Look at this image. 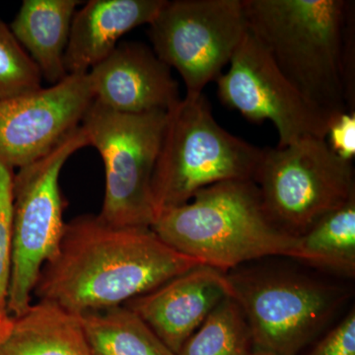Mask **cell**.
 I'll return each instance as SVG.
<instances>
[{
	"label": "cell",
	"instance_id": "e0dca14e",
	"mask_svg": "<svg viewBox=\"0 0 355 355\" xmlns=\"http://www.w3.org/2000/svg\"><path fill=\"white\" fill-rule=\"evenodd\" d=\"M91 355H175L127 306L77 315Z\"/></svg>",
	"mask_w": 355,
	"mask_h": 355
},
{
	"label": "cell",
	"instance_id": "52a82bcc",
	"mask_svg": "<svg viewBox=\"0 0 355 355\" xmlns=\"http://www.w3.org/2000/svg\"><path fill=\"white\" fill-rule=\"evenodd\" d=\"M253 181L266 216L294 237L355 198L352 162L336 155L319 137L263 148Z\"/></svg>",
	"mask_w": 355,
	"mask_h": 355
},
{
	"label": "cell",
	"instance_id": "d6986e66",
	"mask_svg": "<svg viewBox=\"0 0 355 355\" xmlns=\"http://www.w3.org/2000/svg\"><path fill=\"white\" fill-rule=\"evenodd\" d=\"M252 345L251 333L241 308L228 296L176 355H247Z\"/></svg>",
	"mask_w": 355,
	"mask_h": 355
},
{
	"label": "cell",
	"instance_id": "5b68a950",
	"mask_svg": "<svg viewBox=\"0 0 355 355\" xmlns=\"http://www.w3.org/2000/svg\"><path fill=\"white\" fill-rule=\"evenodd\" d=\"M257 350L296 355L327 326L349 293L343 287L286 270L226 273Z\"/></svg>",
	"mask_w": 355,
	"mask_h": 355
},
{
	"label": "cell",
	"instance_id": "ffe728a7",
	"mask_svg": "<svg viewBox=\"0 0 355 355\" xmlns=\"http://www.w3.org/2000/svg\"><path fill=\"white\" fill-rule=\"evenodd\" d=\"M41 74L9 26L0 19V100L43 88Z\"/></svg>",
	"mask_w": 355,
	"mask_h": 355
},
{
	"label": "cell",
	"instance_id": "6da1fadb",
	"mask_svg": "<svg viewBox=\"0 0 355 355\" xmlns=\"http://www.w3.org/2000/svg\"><path fill=\"white\" fill-rule=\"evenodd\" d=\"M198 266L151 228L114 227L89 214L65 223L34 294L77 316L123 305Z\"/></svg>",
	"mask_w": 355,
	"mask_h": 355
},
{
	"label": "cell",
	"instance_id": "cb8c5ba5",
	"mask_svg": "<svg viewBox=\"0 0 355 355\" xmlns=\"http://www.w3.org/2000/svg\"><path fill=\"white\" fill-rule=\"evenodd\" d=\"M247 355H275L272 354H270V352H261V350H254V352H250L249 354Z\"/></svg>",
	"mask_w": 355,
	"mask_h": 355
},
{
	"label": "cell",
	"instance_id": "9c48e42d",
	"mask_svg": "<svg viewBox=\"0 0 355 355\" xmlns=\"http://www.w3.org/2000/svg\"><path fill=\"white\" fill-rule=\"evenodd\" d=\"M148 26L154 53L179 72L187 95L217 80L249 31L243 0H167Z\"/></svg>",
	"mask_w": 355,
	"mask_h": 355
},
{
	"label": "cell",
	"instance_id": "44dd1931",
	"mask_svg": "<svg viewBox=\"0 0 355 355\" xmlns=\"http://www.w3.org/2000/svg\"><path fill=\"white\" fill-rule=\"evenodd\" d=\"M14 169L0 162V343L10 333L13 317L8 310L12 263Z\"/></svg>",
	"mask_w": 355,
	"mask_h": 355
},
{
	"label": "cell",
	"instance_id": "2e32d148",
	"mask_svg": "<svg viewBox=\"0 0 355 355\" xmlns=\"http://www.w3.org/2000/svg\"><path fill=\"white\" fill-rule=\"evenodd\" d=\"M0 355H91L76 315L40 300L13 318Z\"/></svg>",
	"mask_w": 355,
	"mask_h": 355
},
{
	"label": "cell",
	"instance_id": "8fae6325",
	"mask_svg": "<svg viewBox=\"0 0 355 355\" xmlns=\"http://www.w3.org/2000/svg\"><path fill=\"white\" fill-rule=\"evenodd\" d=\"M93 101L88 72L0 100V162L20 169L43 157L81 125Z\"/></svg>",
	"mask_w": 355,
	"mask_h": 355
},
{
	"label": "cell",
	"instance_id": "3957f363",
	"mask_svg": "<svg viewBox=\"0 0 355 355\" xmlns=\"http://www.w3.org/2000/svg\"><path fill=\"white\" fill-rule=\"evenodd\" d=\"M151 229L175 251L222 272L266 257L295 258L298 237L266 216L256 184L222 182L159 212Z\"/></svg>",
	"mask_w": 355,
	"mask_h": 355
},
{
	"label": "cell",
	"instance_id": "603a6c76",
	"mask_svg": "<svg viewBox=\"0 0 355 355\" xmlns=\"http://www.w3.org/2000/svg\"><path fill=\"white\" fill-rule=\"evenodd\" d=\"M326 140L336 155L352 162L355 156V112H347L334 119Z\"/></svg>",
	"mask_w": 355,
	"mask_h": 355
},
{
	"label": "cell",
	"instance_id": "5bb4252c",
	"mask_svg": "<svg viewBox=\"0 0 355 355\" xmlns=\"http://www.w3.org/2000/svg\"><path fill=\"white\" fill-rule=\"evenodd\" d=\"M167 0H91L77 10L64 55L67 74L87 73L108 57L121 37L149 25Z\"/></svg>",
	"mask_w": 355,
	"mask_h": 355
},
{
	"label": "cell",
	"instance_id": "9a60e30c",
	"mask_svg": "<svg viewBox=\"0 0 355 355\" xmlns=\"http://www.w3.org/2000/svg\"><path fill=\"white\" fill-rule=\"evenodd\" d=\"M79 0H24L11 24V32L51 85L69 76L65 51Z\"/></svg>",
	"mask_w": 355,
	"mask_h": 355
},
{
	"label": "cell",
	"instance_id": "277c9868",
	"mask_svg": "<svg viewBox=\"0 0 355 355\" xmlns=\"http://www.w3.org/2000/svg\"><path fill=\"white\" fill-rule=\"evenodd\" d=\"M263 154L219 125L203 93L186 95L167 112L153 177L155 217L212 184L253 181Z\"/></svg>",
	"mask_w": 355,
	"mask_h": 355
},
{
	"label": "cell",
	"instance_id": "30bf717a",
	"mask_svg": "<svg viewBox=\"0 0 355 355\" xmlns=\"http://www.w3.org/2000/svg\"><path fill=\"white\" fill-rule=\"evenodd\" d=\"M216 83L226 107L253 123L272 121L279 148L307 137L326 139L333 121L306 101L251 32Z\"/></svg>",
	"mask_w": 355,
	"mask_h": 355
},
{
	"label": "cell",
	"instance_id": "7402d4cb",
	"mask_svg": "<svg viewBox=\"0 0 355 355\" xmlns=\"http://www.w3.org/2000/svg\"><path fill=\"white\" fill-rule=\"evenodd\" d=\"M307 355H355L354 307Z\"/></svg>",
	"mask_w": 355,
	"mask_h": 355
},
{
	"label": "cell",
	"instance_id": "7a4b0ae2",
	"mask_svg": "<svg viewBox=\"0 0 355 355\" xmlns=\"http://www.w3.org/2000/svg\"><path fill=\"white\" fill-rule=\"evenodd\" d=\"M249 31L306 101L331 121L349 112L345 38L354 19L347 0H243Z\"/></svg>",
	"mask_w": 355,
	"mask_h": 355
},
{
	"label": "cell",
	"instance_id": "ba28073f",
	"mask_svg": "<svg viewBox=\"0 0 355 355\" xmlns=\"http://www.w3.org/2000/svg\"><path fill=\"white\" fill-rule=\"evenodd\" d=\"M86 146L87 137L79 125L50 153L14 175L8 293V310L13 318L22 315L32 304L40 273L57 253L65 226L60 173L67 160Z\"/></svg>",
	"mask_w": 355,
	"mask_h": 355
},
{
	"label": "cell",
	"instance_id": "4fadbf2b",
	"mask_svg": "<svg viewBox=\"0 0 355 355\" xmlns=\"http://www.w3.org/2000/svg\"><path fill=\"white\" fill-rule=\"evenodd\" d=\"M230 296L225 272L198 266L125 303L176 355L224 298Z\"/></svg>",
	"mask_w": 355,
	"mask_h": 355
},
{
	"label": "cell",
	"instance_id": "7c38bea8",
	"mask_svg": "<svg viewBox=\"0 0 355 355\" xmlns=\"http://www.w3.org/2000/svg\"><path fill=\"white\" fill-rule=\"evenodd\" d=\"M88 76L95 101L119 113L168 112L181 100L171 69L139 42L119 43Z\"/></svg>",
	"mask_w": 355,
	"mask_h": 355
},
{
	"label": "cell",
	"instance_id": "ac0fdd59",
	"mask_svg": "<svg viewBox=\"0 0 355 355\" xmlns=\"http://www.w3.org/2000/svg\"><path fill=\"white\" fill-rule=\"evenodd\" d=\"M295 260L338 273L355 275V198L322 217L298 237Z\"/></svg>",
	"mask_w": 355,
	"mask_h": 355
},
{
	"label": "cell",
	"instance_id": "8992f818",
	"mask_svg": "<svg viewBox=\"0 0 355 355\" xmlns=\"http://www.w3.org/2000/svg\"><path fill=\"white\" fill-rule=\"evenodd\" d=\"M167 112L123 114L94 101L81 127L105 169L98 216L114 227L150 228L155 219L153 177Z\"/></svg>",
	"mask_w": 355,
	"mask_h": 355
}]
</instances>
